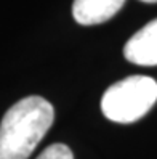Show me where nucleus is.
<instances>
[{
  "instance_id": "obj_2",
  "label": "nucleus",
  "mask_w": 157,
  "mask_h": 159,
  "mask_svg": "<svg viewBox=\"0 0 157 159\" xmlns=\"http://www.w3.org/2000/svg\"><path fill=\"white\" fill-rule=\"evenodd\" d=\"M157 101V82L147 76H130L111 85L103 95V114L119 124L141 119Z\"/></svg>"
},
{
  "instance_id": "obj_1",
  "label": "nucleus",
  "mask_w": 157,
  "mask_h": 159,
  "mask_svg": "<svg viewBox=\"0 0 157 159\" xmlns=\"http://www.w3.org/2000/svg\"><path fill=\"white\" fill-rule=\"evenodd\" d=\"M51 103L26 97L5 113L0 122V159H27L53 124Z\"/></svg>"
},
{
  "instance_id": "obj_6",
  "label": "nucleus",
  "mask_w": 157,
  "mask_h": 159,
  "mask_svg": "<svg viewBox=\"0 0 157 159\" xmlns=\"http://www.w3.org/2000/svg\"><path fill=\"white\" fill-rule=\"evenodd\" d=\"M144 3H157V0H141Z\"/></svg>"
},
{
  "instance_id": "obj_5",
  "label": "nucleus",
  "mask_w": 157,
  "mask_h": 159,
  "mask_svg": "<svg viewBox=\"0 0 157 159\" xmlns=\"http://www.w3.org/2000/svg\"><path fill=\"white\" fill-rule=\"evenodd\" d=\"M37 159H74L71 148L63 143H53L45 148Z\"/></svg>"
},
{
  "instance_id": "obj_4",
  "label": "nucleus",
  "mask_w": 157,
  "mask_h": 159,
  "mask_svg": "<svg viewBox=\"0 0 157 159\" xmlns=\"http://www.w3.org/2000/svg\"><path fill=\"white\" fill-rule=\"evenodd\" d=\"M125 0H74L72 16L82 26L106 23L124 7Z\"/></svg>"
},
{
  "instance_id": "obj_3",
  "label": "nucleus",
  "mask_w": 157,
  "mask_h": 159,
  "mask_svg": "<svg viewBox=\"0 0 157 159\" xmlns=\"http://www.w3.org/2000/svg\"><path fill=\"white\" fill-rule=\"evenodd\" d=\"M125 58L138 66H157V20L147 23L124 47Z\"/></svg>"
}]
</instances>
